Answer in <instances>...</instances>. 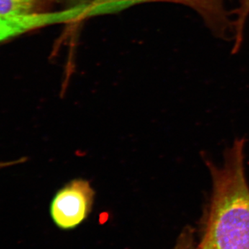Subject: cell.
<instances>
[{"label": "cell", "mask_w": 249, "mask_h": 249, "mask_svg": "<svg viewBox=\"0 0 249 249\" xmlns=\"http://www.w3.org/2000/svg\"><path fill=\"white\" fill-rule=\"evenodd\" d=\"M245 146V139H236L226 151L221 166L206 160L213 183L200 241L206 249H249Z\"/></svg>", "instance_id": "6da1fadb"}, {"label": "cell", "mask_w": 249, "mask_h": 249, "mask_svg": "<svg viewBox=\"0 0 249 249\" xmlns=\"http://www.w3.org/2000/svg\"><path fill=\"white\" fill-rule=\"evenodd\" d=\"M152 1H169L189 6L199 14L216 36L227 38L233 34L231 12L226 9V0H94L87 8L85 18L92 17L128 9L134 5Z\"/></svg>", "instance_id": "7a4b0ae2"}, {"label": "cell", "mask_w": 249, "mask_h": 249, "mask_svg": "<svg viewBox=\"0 0 249 249\" xmlns=\"http://www.w3.org/2000/svg\"><path fill=\"white\" fill-rule=\"evenodd\" d=\"M95 193L89 181L83 178L72 180L54 196L50 214L57 227L71 230L86 220L92 210Z\"/></svg>", "instance_id": "3957f363"}, {"label": "cell", "mask_w": 249, "mask_h": 249, "mask_svg": "<svg viewBox=\"0 0 249 249\" xmlns=\"http://www.w3.org/2000/svg\"><path fill=\"white\" fill-rule=\"evenodd\" d=\"M71 18V12L68 10L27 17L0 16V44L40 28L70 22Z\"/></svg>", "instance_id": "277c9868"}, {"label": "cell", "mask_w": 249, "mask_h": 249, "mask_svg": "<svg viewBox=\"0 0 249 249\" xmlns=\"http://www.w3.org/2000/svg\"><path fill=\"white\" fill-rule=\"evenodd\" d=\"M55 0H0V16L27 17L49 14Z\"/></svg>", "instance_id": "5b68a950"}, {"label": "cell", "mask_w": 249, "mask_h": 249, "mask_svg": "<svg viewBox=\"0 0 249 249\" xmlns=\"http://www.w3.org/2000/svg\"><path fill=\"white\" fill-rule=\"evenodd\" d=\"M233 19L234 45L232 52L237 53L243 42L246 21L249 16V0H240L239 6L232 12Z\"/></svg>", "instance_id": "8992f818"}, {"label": "cell", "mask_w": 249, "mask_h": 249, "mask_svg": "<svg viewBox=\"0 0 249 249\" xmlns=\"http://www.w3.org/2000/svg\"><path fill=\"white\" fill-rule=\"evenodd\" d=\"M175 249H206L204 246L194 240L193 237L188 232L183 233L182 237H180L178 245Z\"/></svg>", "instance_id": "52a82bcc"}, {"label": "cell", "mask_w": 249, "mask_h": 249, "mask_svg": "<svg viewBox=\"0 0 249 249\" xmlns=\"http://www.w3.org/2000/svg\"><path fill=\"white\" fill-rule=\"evenodd\" d=\"M67 4L70 5L69 9H80L83 10L84 14L87 8L89 6L94 0H65Z\"/></svg>", "instance_id": "ba28073f"}]
</instances>
